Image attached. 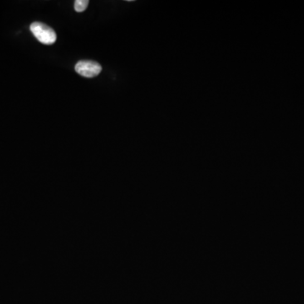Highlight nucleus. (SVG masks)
Returning <instances> with one entry per match:
<instances>
[{
    "instance_id": "obj_1",
    "label": "nucleus",
    "mask_w": 304,
    "mask_h": 304,
    "mask_svg": "<svg viewBox=\"0 0 304 304\" xmlns=\"http://www.w3.org/2000/svg\"><path fill=\"white\" fill-rule=\"evenodd\" d=\"M31 31L40 42L52 45L57 40V34L54 29L41 22H33L30 26Z\"/></svg>"
},
{
    "instance_id": "obj_2",
    "label": "nucleus",
    "mask_w": 304,
    "mask_h": 304,
    "mask_svg": "<svg viewBox=\"0 0 304 304\" xmlns=\"http://www.w3.org/2000/svg\"><path fill=\"white\" fill-rule=\"evenodd\" d=\"M103 68L92 60H80L75 65V71L85 78H94L100 74Z\"/></svg>"
},
{
    "instance_id": "obj_3",
    "label": "nucleus",
    "mask_w": 304,
    "mask_h": 304,
    "mask_svg": "<svg viewBox=\"0 0 304 304\" xmlns=\"http://www.w3.org/2000/svg\"><path fill=\"white\" fill-rule=\"evenodd\" d=\"M89 1L88 0H76L75 1V10L78 13L84 12L87 9Z\"/></svg>"
}]
</instances>
